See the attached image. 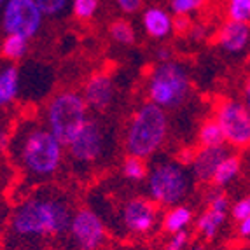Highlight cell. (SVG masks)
<instances>
[{"instance_id":"cell-32","label":"cell","mask_w":250,"mask_h":250,"mask_svg":"<svg viewBox=\"0 0 250 250\" xmlns=\"http://www.w3.org/2000/svg\"><path fill=\"white\" fill-rule=\"evenodd\" d=\"M189 25H191V21H189L188 16H177V20L173 21V28L177 32H180V34H184L189 28Z\"/></svg>"},{"instance_id":"cell-22","label":"cell","mask_w":250,"mask_h":250,"mask_svg":"<svg viewBox=\"0 0 250 250\" xmlns=\"http://www.w3.org/2000/svg\"><path fill=\"white\" fill-rule=\"evenodd\" d=\"M123 175L131 182H140V180L147 179L149 168L146 165V159L137 158V156H126L123 161Z\"/></svg>"},{"instance_id":"cell-12","label":"cell","mask_w":250,"mask_h":250,"mask_svg":"<svg viewBox=\"0 0 250 250\" xmlns=\"http://www.w3.org/2000/svg\"><path fill=\"white\" fill-rule=\"evenodd\" d=\"M114 83L110 79V75L105 74V72H98V74H93L86 84H84L83 96L86 104H88L89 110H95V112L102 114L105 112L114 102Z\"/></svg>"},{"instance_id":"cell-34","label":"cell","mask_w":250,"mask_h":250,"mask_svg":"<svg viewBox=\"0 0 250 250\" xmlns=\"http://www.w3.org/2000/svg\"><path fill=\"white\" fill-rule=\"evenodd\" d=\"M156 58H158L159 63L171 62V51L168 49V47H159L158 53H156Z\"/></svg>"},{"instance_id":"cell-36","label":"cell","mask_w":250,"mask_h":250,"mask_svg":"<svg viewBox=\"0 0 250 250\" xmlns=\"http://www.w3.org/2000/svg\"><path fill=\"white\" fill-rule=\"evenodd\" d=\"M0 2H2V5H4V4H5V2H7V0H0Z\"/></svg>"},{"instance_id":"cell-11","label":"cell","mask_w":250,"mask_h":250,"mask_svg":"<svg viewBox=\"0 0 250 250\" xmlns=\"http://www.w3.org/2000/svg\"><path fill=\"white\" fill-rule=\"evenodd\" d=\"M158 222V205L150 198H131L123 205V224L133 234H146Z\"/></svg>"},{"instance_id":"cell-1","label":"cell","mask_w":250,"mask_h":250,"mask_svg":"<svg viewBox=\"0 0 250 250\" xmlns=\"http://www.w3.org/2000/svg\"><path fill=\"white\" fill-rule=\"evenodd\" d=\"M63 147L46 125L35 121L23 123L9 140V152L14 163L34 179H47L60 170Z\"/></svg>"},{"instance_id":"cell-6","label":"cell","mask_w":250,"mask_h":250,"mask_svg":"<svg viewBox=\"0 0 250 250\" xmlns=\"http://www.w3.org/2000/svg\"><path fill=\"white\" fill-rule=\"evenodd\" d=\"M191 91V77L186 65L179 62L159 63L147 79L149 102L161 108H177L188 100Z\"/></svg>"},{"instance_id":"cell-30","label":"cell","mask_w":250,"mask_h":250,"mask_svg":"<svg viewBox=\"0 0 250 250\" xmlns=\"http://www.w3.org/2000/svg\"><path fill=\"white\" fill-rule=\"evenodd\" d=\"M189 243V233L188 231H182V233L171 234L170 242L167 243L165 250H186Z\"/></svg>"},{"instance_id":"cell-10","label":"cell","mask_w":250,"mask_h":250,"mask_svg":"<svg viewBox=\"0 0 250 250\" xmlns=\"http://www.w3.org/2000/svg\"><path fill=\"white\" fill-rule=\"evenodd\" d=\"M68 231L81 250H98L105 242L104 221L91 208H79L74 212Z\"/></svg>"},{"instance_id":"cell-18","label":"cell","mask_w":250,"mask_h":250,"mask_svg":"<svg viewBox=\"0 0 250 250\" xmlns=\"http://www.w3.org/2000/svg\"><path fill=\"white\" fill-rule=\"evenodd\" d=\"M226 213L228 212H221V210H213V208H207L196 221V229L201 236H205L207 240H212L217 236V233L221 231V228L226 222Z\"/></svg>"},{"instance_id":"cell-8","label":"cell","mask_w":250,"mask_h":250,"mask_svg":"<svg viewBox=\"0 0 250 250\" xmlns=\"http://www.w3.org/2000/svg\"><path fill=\"white\" fill-rule=\"evenodd\" d=\"M215 121L221 126L228 146H250V112L245 104L238 100L221 102L215 110Z\"/></svg>"},{"instance_id":"cell-21","label":"cell","mask_w":250,"mask_h":250,"mask_svg":"<svg viewBox=\"0 0 250 250\" xmlns=\"http://www.w3.org/2000/svg\"><path fill=\"white\" fill-rule=\"evenodd\" d=\"M198 142L201 144V147L226 146V137L215 119H208V121H205L203 125H201L200 133H198Z\"/></svg>"},{"instance_id":"cell-9","label":"cell","mask_w":250,"mask_h":250,"mask_svg":"<svg viewBox=\"0 0 250 250\" xmlns=\"http://www.w3.org/2000/svg\"><path fill=\"white\" fill-rule=\"evenodd\" d=\"M107 137L102 123L95 117H89L81 133L67 146L68 156L79 165H93L105 154Z\"/></svg>"},{"instance_id":"cell-14","label":"cell","mask_w":250,"mask_h":250,"mask_svg":"<svg viewBox=\"0 0 250 250\" xmlns=\"http://www.w3.org/2000/svg\"><path fill=\"white\" fill-rule=\"evenodd\" d=\"M217 42L221 49L231 54H240L250 46V25L245 23H236V21H228L219 32Z\"/></svg>"},{"instance_id":"cell-19","label":"cell","mask_w":250,"mask_h":250,"mask_svg":"<svg viewBox=\"0 0 250 250\" xmlns=\"http://www.w3.org/2000/svg\"><path fill=\"white\" fill-rule=\"evenodd\" d=\"M240 168H242L240 158L229 154L221 163V167L217 168L215 175H213V179H212L213 188L222 189V188H226L228 184H231L238 177V173H240Z\"/></svg>"},{"instance_id":"cell-17","label":"cell","mask_w":250,"mask_h":250,"mask_svg":"<svg viewBox=\"0 0 250 250\" xmlns=\"http://www.w3.org/2000/svg\"><path fill=\"white\" fill-rule=\"evenodd\" d=\"M192 222V210L186 205H177L171 207L165 217H163V229L170 234L188 231L189 224Z\"/></svg>"},{"instance_id":"cell-24","label":"cell","mask_w":250,"mask_h":250,"mask_svg":"<svg viewBox=\"0 0 250 250\" xmlns=\"http://www.w3.org/2000/svg\"><path fill=\"white\" fill-rule=\"evenodd\" d=\"M228 16L231 21L250 25V0H228Z\"/></svg>"},{"instance_id":"cell-5","label":"cell","mask_w":250,"mask_h":250,"mask_svg":"<svg viewBox=\"0 0 250 250\" xmlns=\"http://www.w3.org/2000/svg\"><path fill=\"white\" fill-rule=\"evenodd\" d=\"M192 173L182 163L161 159L156 161L147 175V194L156 205L177 207L192 189Z\"/></svg>"},{"instance_id":"cell-33","label":"cell","mask_w":250,"mask_h":250,"mask_svg":"<svg viewBox=\"0 0 250 250\" xmlns=\"http://www.w3.org/2000/svg\"><path fill=\"white\" fill-rule=\"evenodd\" d=\"M238 234L242 238H250V217L245 221L238 222Z\"/></svg>"},{"instance_id":"cell-35","label":"cell","mask_w":250,"mask_h":250,"mask_svg":"<svg viewBox=\"0 0 250 250\" xmlns=\"http://www.w3.org/2000/svg\"><path fill=\"white\" fill-rule=\"evenodd\" d=\"M243 96H245V105H247V108H249V112H250V81H249V84L245 86Z\"/></svg>"},{"instance_id":"cell-31","label":"cell","mask_w":250,"mask_h":250,"mask_svg":"<svg viewBox=\"0 0 250 250\" xmlns=\"http://www.w3.org/2000/svg\"><path fill=\"white\" fill-rule=\"evenodd\" d=\"M116 4L125 14H135L142 9V0H116Z\"/></svg>"},{"instance_id":"cell-2","label":"cell","mask_w":250,"mask_h":250,"mask_svg":"<svg viewBox=\"0 0 250 250\" xmlns=\"http://www.w3.org/2000/svg\"><path fill=\"white\" fill-rule=\"evenodd\" d=\"M70 207L58 196H32L21 201L11 217V229L23 238L60 236L70 229Z\"/></svg>"},{"instance_id":"cell-3","label":"cell","mask_w":250,"mask_h":250,"mask_svg":"<svg viewBox=\"0 0 250 250\" xmlns=\"http://www.w3.org/2000/svg\"><path fill=\"white\" fill-rule=\"evenodd\" d=\"M168 135L167 110L152 102H146L135 110L125 133L128 156L147 159L163 147Z\"/></svg>"},{"instance_id":"cell-26","label":"cell","mask_w":250,"mask_h":250,"mask_svg":"<svg viewBox=\"0 0 250 250\" xmlns=\"http://www.w3.org/2000/svg\"><path fill=\"white\" fill-rule=\"evenodd\" d=\"M37 4L44 16L54 18V16H60L67 9V5L70 4V0H37Z\"/></svg>"},{"instance_id":"cell-20","label":"cell","mask_w":250,"mask_h":250,"mask_svg":"<svg viewBox=\"0 0 250 250\" xmlns=\"http://www.w3.org/2000/svg\"><path fill=\"white\" fill-rule=\"evenodd\" d=\"M28 53V39L20 35H5L2 41V56L9 63H16L23 60Z\"/></svg>"},{"instance_id":"cell-4","label":"cell","mask_w":250,"mask_h":250,"mask_svg":"<svg viewBox=\"0 0 250 250\" xmlns=\"http://www.w3.org/2000/svg\"><path fill=\"white\" fill-rule=\"evenodd\" d=\"M89 107L81 93L74 89L60 91L46 107V126L67 147L89 121Z\"/></svg>"},{"instance_id":"cell-7","label":"cell","mask_w":250,"mask_h":250,"mask_svg":"<svg viewBox=\"0 0 250 250\" xmlns=\"http://www.w3.org/2000/svg\"><path fill=\"white\" fill-rule=\"evenodd\" d=\"M44 18L37 0H7L2 7V30L4 35H20L30 41L41 32Z\"/></svg>"},{"instance_id":"cell-25","label":"cell","mask_w":250,"mask_h":250,"mask_svg":"<svg viewBox=\"0 0 250 250\" xmlns=\"http://www.w3.org/2000/svg\"><path fill=\"white\" fill-rule=\"evenodd\" d=\"M72 11L77 20H91L98 11V0H72Z\"/></svg>"},{"instance_id":"cell-28","label":"cell","mask_w":250,"mask_h":250,"mask_svg":"<svg viewBox=\"0 0 250 250\" xmlns=\"http://www.w3.org/2000/svg\"><path fill=\"white\" fill-rule=\"evenodd\" d=\"M207 205H208V208H213V210H221V212H228L229 208V200L226 196L222 189H217L212 191L207 198Z\"/></svg>"},{"instance_id":"cell-27","label":"cell","mask_w":250,"mask_h":250,"mask_svg":"<svg viewBox=\"0 0 250 250\" xmlns=\"http://www.w3.org/2000/svg\"><path fill=\"white\" fill-rule=\"evenodd\" d=\"M201 5H203V0H170L171 13H175L177 16H188L198 11Z\"/></svg>"},{"instance_id":"cell-15","label":"cell","mask_w":250,"mask_h":250,"mask_svg":"<svg viewBox=\"0 0 250 250\" xmlns=\"http://www.w3.org/2000/svg\"><path fill=\"white\" fill-rule=\"evenodd\" d=\"M142 25L146 34L152 39H167L168 35L173 32V20H171L170 13H167L163 7L158 5H150L144 11L142 14Z\"/></svg>"},{"instance_id":"cell-16","label":"cell","mask_w":250,"mask_h":250,"mask_svg":"<svg viewBox=\"0 0 250 250\" xmlns=\"http://www.w3.org/2000/svg\"><path fill=\"white\" fill-rule=\"evenodd\" d=\"M21 75L20 67L16 63H7L0 70V105L7 107L11 105L20 95Z\"/></svg>"},{"instance_id":"cell-13","label":"cell","mask_w":250,"mask_h":250,"mask_svg":"<svg viewBox=\"0 0 250 250\" xmlns=\"http://www.w3.org/2000/svg\"><path fill=\"white\" fill-rule=\"evenodd\" d=\"M229 156L228 146L222 147H201L194 154V159L191 163V173L194 180L198 182H212L217 168L221 167V163Z\"/></svg>"},{"instance_id":"cell-37","label":"cell","mask_w":250,"mask_h":250,"mask_svg":"<svg viewBox=\"0 0 250 250\" xmlns=\"http://www.w3.org/2000/svg\"><path fill=\"white\" fill-rule=\"evenodd\" d=\"M194 250H201V249H194Z\"/></svg>"},{"instance_id":"cell-29","label":"cell","mask_w":250,"mask_h":250,"mask_svg":"<svg viewBox=\"0 0 250 250\" xmlns=\"http://www.w3.org/2000/svg\"><path fill=\"white\" fill-rule=\"evenodd\" d=\"M231 215L236 222H242L250 217V196H245L242 200H238L236 203L231 207Z\"/></svg>"},{"instance_id":"cell-23","label":"cell","mask_w":250,"mask_h":250,"mask_svg":"<svg viewBox=\"0 0 250 250\" xmlns=\"http://www.w3.org/2000/svg\"><path fill=\"white\" fill-rule=\"evenodd\" d=\"M110 37L114 42L121 46H133L135 44V30L128 20H116L108 26Z\"/></svg>"}]
</instances>
